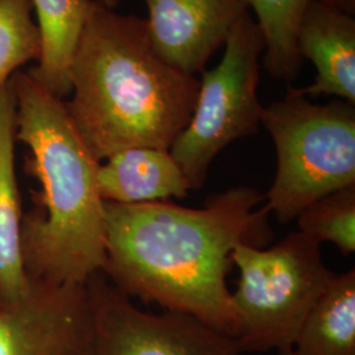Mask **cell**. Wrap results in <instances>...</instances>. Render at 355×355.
Instances as JSON below:
<instances>
[{
  "label": "cell",
  "instance_id": "52a82bcc",
  "mask_svg": "<svg viewBox=\"0 0 355 355\" xmlns=\"http://www.w3.org/2000/svg\"><path fill=\"white\" fill-rule=\"evenodd\" d=\"M94 328L91 355H241L237 338L191 315L144 312L95 274L87 280Z\"/></svg>",
  "mask_w": 355,
  "mask_h": 355
},
{
  "label": "cell",
  "instance_id": "5b68a950",
  "mask_svg": "<svg viewBox=\"0 0 355 355\" xmlns=\"http://www.w3.org/2000/svg\"><path fill=\"white\" fill-rule=\"evenodd\" d=\"M240 279L232 304L242 353L293 347L309 311L334 278L320 245L299 230L262 250L241 243L230 254Z\"/></svg>",
  "mask_w": 355,
  "mask_h": 355
},
{
  "label": "cell",
  "instance_id": "d6986e66",
  "mask_svg": "<svg viewBox=\"0 0 355 355\" xmlns=\"http://www.w3.org/2000/svg\"><path fill=\"white\" fill-rule=\"evenodd\" d=\"M96 1H99V3H102L103 6H105V7H108V8H114L117 6V3L120 1V0H96Z\"/></svg>",
  "mask_w": 355,
  "mask_h": 355
},
{
  "label": "cell",
  "instance_id": "7a4b0ae2",
  "mask_svg": "<svg viewBox=\"0 0 355 355\" xmlns=\"http://www.w3.org/2000/svg\"><path fill=\"white\" fill-rule=\"evenodd\" d=\"M67 114L103 162L130 148L170 150L189 125L199 92L195 76L168 64L146 19L94 3L70 67Z\"/></svg>",
  "mask_w": 355,
  "mask_h": 355
},
{
  "label": "cell",
  "instance_id": "6da1fadb",
  "mask_svg": "<svg viewBox=\"0 0 355 355\" xmlns=\"http://www.w3.org/2000/svg\"><path fill=\"white\" fill-rule=\"evenodd\" d=\"M265 195L236 187L209 198L203 208L168 202L105 203L102 272L117 290L165 311L199 318L237 338L239 320L227 277L230 254L268 241Z\"/></svg>",
  "mask_w": 355,
  "mask_h": 355
},
{
  "label": "cell",
  "instance_id": "8fae6325",
  "mask_svg": "<svg viewBox=\"0 0 355 355\" xmlns=\"http://www.w3.org/2000/svg\"><path fill=\"white\" fill-rule=\"evenodd\" d=\"M16 103L11 85L0 91V302L11 304L32 290L26 275L23 209L16 175Z\"/></svg>",
  "mask_w": 355,
  "mask_h": 355
},
{
  "label": "cell",
  "instance_id": "ffe728a7",
  "mask_svg": "<svg viewBox=\"0 0 355 355\" xmlns=\"http://www.w3.org/2000/svg\"><path fill=\"white\" fill-rule=\"evenodd\" d=\"M279 355H296V353L293 352V347H284V349H280L278 350Z\"/></svg>",
  "mask_w": 355,
  "mask_h": 355
},
{
  "label": "cell",
  "instance_id": "44dd1931",
  "mask_svg": "<svg viewBox=\"0 0 355 355\" xmlns=\"http://www.w3.org/2000/svg\"><path fill=\"white\" fill-rule=\"evenodd\" d=\"M0 304H1V302H0Z\"/></svg>",
  "mask_w": 355,
  "mask_h": 355
},
{
  "label": "cell",
  "instance_id": "2e32d148",
  "mask_svg": "<svg viewBox=\"0 0 355 355\" xmlns=\"http://www.w3.org/2000/svg\"><path fill=\"white\" fill-rule=\"evenodd\" d=\"M299 232L321 246L330 242L343 255L355 252V186L309 204L296 217Z\"/></svg>",
  "mask_w": 355,
  "mask_h": 355
},
{
  "label": "cell",
  "instance_id": "277c9868",
  "mask_svg": "<svg viewBox=\"0 0 355 355\" xmlns=\"http://www.w3.org/2000/svg\"><path fill=\"white\" fill-rule=\"evenodd\" d=\"M262 125L277 150V174L265 195L280 224L296 220L309 204L355 186V105L313 104L290 87L265 108Z\"/></svg>",
  "mask_w": 355,
  "mask_h": 355
},
{
  "label": "cell",
  "instance_id": "7c38bea8",
  "mask_svg": "<svg viewBox=\"0 0 355 355\" xmlns=\"http://www.w3.org/2000/svg\"><path fill=\"white\" fill-rule=\"evenodd\" d=\"M98 187L105 203L146 204L186 198L189 180L168 150L130 148L101 162Z\"/></svg>",
  "mask_w": 355,
  "mask_h": 355
},
{
  "label": "cell",
  "instance_id": "30bf717a",
  "mask_svg": "<svg viewBox=\"0 0 355 355\" xmlns=\"http://www.w3.org/2000/svg\"><path fill=\"white\" fill-rule=\"evenodd\" d=\"M302 58L316 69L308 87L295 89L305 98L337 96L355 105V19L321 0H312L297 29Z\"/></svg>",
  "mask_w": 355,
  "mask_h": 355
},
{
  "label": "cell",
  "instance_id": "9c48e42d",
  "mask_svg": "<svg viewBox=\"0 0 355 355\" xmlns=\"http://www.w3.org/2000/svg\"><path fill=\"white\" fill-rule=\"evenodd\" d=\"M149 33L158 53L195 76L225 45L230 29L249 11L246 0H145Z\"/></svg>",
  "mask_w": 355,
  "mask_h": 355
},
{
  "label": "cell",
  "instance_id": "4fadbf2b",
  "mask_svg": "<svg viewBox=\"0 0 355 355\" xmlns=\"http://www.w3.org/2000/svg\"><path fill=\"white\" fill-rule=\"evenodd\" d=\"M37 16L41 54L29 74L64 101L71 94L70 67L95 0H31Z\"/></svg>",
  "mask_w": 355,
  "mask_h": 355
},
{
  "label": "cell",
  "instance_id": "9a60e30c",
  "mask_svg": "<svg viewBox=\"0 0 355 355\" xmlns=\"http://www.w3.org/2000/svg\"><path fill=\"white\" fill-rule=\"evenodd\" d=\"M257 15L266 48L263 67L272 78L293 80L303 58L297 49V29L312 0H246Z\"/></svg>",
  "mask_w": 355,
  "mask_h": 355
},
{
  "label": "cell",
  "instance_id": "ba28073f",
  "mask_svg": "<svg viewBox=\"0 0 355 355\" xmlns=\"http://www.w3.org/2000/svg\"><path fill=\"white\" fill-rule=\"evenodd\" d=\"M94 315L87 283H32L0 304V355H91Z\"/></svg>",
  "mask_w": 355,
  "mask_h": 355
},
{
  "label": "cell",
  "instance_id": "8992f818",
  "mask_svg": "<svg viewBox=\"0 0 355 355\" xmlns=\"http://www.w3.org/2000/svg\"><path fill=\"white\" fill-rule=\"evenodd\" d=\"M266 48L249 11L230 29L221 62L203 70L189 125L170 148L191 191L202 189L216 155L230 142L253 136L265 107L258 99L259 58Z\"/></svg>",
  "mask_w": 355,
  "mask_h": 355
},
{
  "label": "cell",
  "instance_id": "e0dca14e",
  "mask_svg": "<svg viewBox=\"0 0 355 355\" xmlns=\"http://www.w3.org/2000/svg\"><path fill=\"white\" fill-rule=\"evenodd\" d=\"M32 11L31 0H0V91L24 64L40 58L41 37Z\"/></svg>",
  "mask_w": 355,
  "mask_h": 355
},
{
  "label": "cell",
  "instance_id": "3957f363",
  "mask_svg": "<svg viewBox=\"0 0 355 355\" xmlns=\"http://www.w3.org/2000/svg\"><path fill=\"white\" fill-rule=\"evenodd\" d=\"M16 103V141L28 149L26 170L40 190L23 217L21 248L31 283L85 284L105 262V202L101 162L67 114L29 71L10 80Z\"/></svg>",
  "mask_w": 355,
  "mask_h": 355
},
{
  "label": "cell",
  "instance_id": "5bb4252c",
  "mask_svg": "<svg viewBox=\"0 0 355 355\" xmlns=\"http://www.w3.org/2000/svg\"><path fill=\"white\" fill-rule=\"evenodd\" d=\"M296 355H355V271L336 274L309 311L293 345Z\"/></svg>",
  "mask_w": 355,
  "mask_h": 355
},
{
  "label": "cell",
  "instance_id": "ac0fdd59",
  "mask_svg": "<svg viewBox=\"0 0 355 355\" xmlns=\"http://www.w3.org/2000/svg\"><path fill=\"white\" fill-rule=\"evenodd\" d=\"M321 1L329 4L331 7H336L343 12L349 13L352 16L355 13V0H321Z\"/></svg>",
  "mask_w": 355,
  "mask_h": 355
}]
</instances>
